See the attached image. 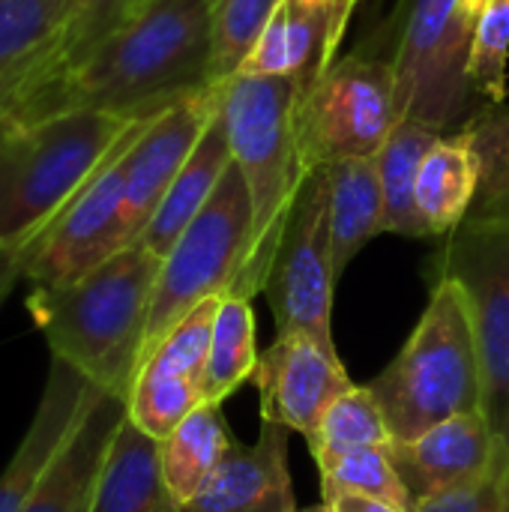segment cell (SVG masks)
I'll list each match as a JSON object with an SVG mask.
<instances>
[{
    "instance_id": "e0dca14e",
    "label": "cell",
    "mask_w": 509,
    "mask_h": 512,
    "mask_svg": "<svg viewBox=\"0 0 509 512\" xmlns=\"http://www.w3.org/2000/svg\"><path fill=\"white\" fill-rule=\"evenodd\" d=\"M507 444L498 441L486 411L462 414L432 426L411 441H390V459L411 495V507L483 474Z\"/></svg>"
},
{
    "instance_id": "2e32d148",
    "label": "cell",
    "mask_w": 509,
    "mask_h": 512,
    "mask_svg": "<svg viewBox=\"0 0 509 512\" xmlns=\"http://www.w3.org/2000/svg\"><path fill=\"white\" fill-rule=\"evenodd\" d=\"M96 390L99 387L87 381L75 366L60 357H51L36 414L0 474V512H24L39 483L51 471L54 459L72 438L75 426L81 423Z\"/></svg>"
},
{
    "instance_id": "d4e9b609",
    "label": "cell",
    "mask_w": 509,
    "mask_h": 512,
    "mask_svg": "<svg viewBox=\"0 0 509 512\" xmlns=\"http://www.w3.org/2000/svg\"><path fill=\"white\" fill-rule=\"evenodd\" d=\"M441 138V132L405 117L396 123L384 147L378 150V177L384 192V231L423 240L429 237V228L417 207V174L423 165V156L432 150V144Z\"/></svg>"
},
{
    "instance_id": "f35d334b",
    "label": "cell",
    "mask_w": 509,
    "mask_h": 512,
    "mask_svg": "<svg viewBox=\"0 0 509 512\" xmlns=\"http://www.w3.org/2000/svg\"><path fill=\"white\" fill-rule=\"evenodd\" d=\"M348 3H354V6H357V3H360V0H348Z\"/></svg>"
},
{
    "instance_id": "ac0fdd59",
    "label": "cell",
    "mask_w": 509,
    "mask_h": 512,
    "mask_svg": "<svg viewBox=\"0 0 509 512\" xmlns=\"http://www.w3.org/2000/svg\"><path fill=\"white\" fill-rule=\"evenodd\" d=\"M174 512H297L288 468V429L261 420L255 444H234L210 480Z\"/></svg>"
},
{
    "instance_id": "44dd1931",
    "label": "cell",
    "mask_w": 509,
    "mask_h": 512,
    "mask_svg": "<svg viewBox=\"0 0 509 512\" xmlns=\"http://www.w3.org/2000/svg\"><path fill=\"white\" fill-rule=\"evenodd\" d=\"M231 162L234 159H231L228 129H225V120H222V111H219L210 120L201 141L195 144V150L189 153L180 174L174 177L171 189L165 192L156 216L150 219V225H147V231L141 234L138 243H144L153 255L165 258L171 252V246L180 240V234L186 231V225L204 210V204L216 192V186L225 177Z\"/></svg>"
},
{
    "instance_id": "ffe728a7",
    "label": "cell",
    "mask_w": 509,
    "mask_h": 512,
    "mask_svg": "<svg viewBox=\"0 0 509 512\" xmlns=\"http://www.w3.org/2000/svg\"><path fill=\"white\" fill-rule=\"evenodd\" d=\"M174 507L162 477L159 441L126 414L105 453L90 512H174Z\"/></svg>"
},
{
    "instance_id": "83f0119b",
    "label": "cell",
    "mask_w": 509,
    "mask_h": 512,
    "mask_svg": "<svg viewBox=\"0 0 509 512\" xmlns=\"http://www.w3.org/2000/svg\"><path fill=\"white\" fill-rule=\"evenodd\" d=\"M75 0H0V72L57 48Z\"/></svg>"
},
{
    "instance_id": "e575fe53",
    "label": "cell",
    "mask_w": 509,
    "mask_h": 512,
    "mask_svg": "<svg viewBox=\"0 0 509 512\" xmlns=\"http://www.w3.org/2000/svg\"><path fill=\"white\" fill-rule=\"evenodd\" d=\"M51 54L36 57L33 63L15 66L9 72H0V120L15 117V114H33L36 99L60 81L51 69Z\"/></svg>"
},
{
    "instance_id": "52a82bcc",
    "label": "cell",
    "mask_w": 509,
    "mask_h": 512,
    "mask_svg": "<svg viewBox=\"0 0 509 512\" xmlns=\"http://www.w3.org/2000/svg\"><path fill=\"white\" fill-rule=\"evenodd\" d=\"M405 120L393 57L345 54L300 93L294 111L297 150L306 171L378 156Z\"/></svg>"
},
{
    "instance_id": "cb8c5ba5",
    "label": "cell",
    "mask_w": 509,
    "mask_h": 512,
    "mask_svg": "<svg viewBox=\"0 0 509 512\" xmlns=\"http://www.w3.org/2000/svg\"><path fill=\"white\" fill-rule=\"evenodd\" d=\"M237 441L222 417V405L201 402L165 441H159L162 477L171 501L186 504L219 468Z\"/></svg>"
},
{
    "instance_id": "5bb4252c",
    "label": "cell",
    "mask_w": 509,
    "mask_h": 512,
    "mask_svg": "<svg viewBox=\"0 0 509 512\" xmlns=\"http://www.w3.org/2000/svg\"><path fill=\"white\" fill-rule=\"evenodd\" d=\"M219 114V84L201 93L183 96L159 111L135 138L126 153V195H123V228L129 243H138L156 216L165 192L186 165L189 153Z\"/></svg>"
},
{
    "instance_id": "ba28073f",
    "label": "cell",
    "mask_w": 509,
    "mask_h": 512,
    "mask_svg": "<svg viewBox=\"0 0 509 512\" xmlns=\"http://www.w3.org/2000/svg\"><path fill=\"white\" fill-rule=\"evenodd\" d=\"M483 6L486 0H411L390 51L405 117L441 135L465 120L474 102L468 51Z\"/></svg>"
},
{
    "instance_id": "3957f363",
    "label": "cell",
    "mask_w": 509,
    "mask_h": 512,
    "mask_svg": "<svg viewBox=\"0 0 509 512\" xmlns=\"http://www.w3.org/2000/svg\"><path fill=\"white\" fill-rule=\"evenodd\" d=\"M138 120L93 108L0 120V246H30Z\"/></svg>"
},
{
    "instance_id": "836d02e7",
    "label": "cell",
    "mask_w": 509,
    "mask_h": 512,
    "mask_svg": "<svg viewBox=\"0 0 509 512\" xmlns=\"http://www.w3.org/2000/svg\"><path fill=\"white\" fill-rule=\"evenodd\" d=\"M411 512H509V447L474 480L417 501Z\"/></svg>"
},
{
    "instance_id": "7402d4cb",
    "label": "cell",
    "mask_w": 509,
    "mask_h": 512,
    "mask_svg": "<svg viewBox=\"0 0 509 512\" xmlns=\"http://www.w3.org/2000/svg\"><path fill=\"white\" fill-rule=\"evenodd\" d=\"M330 207V246L336 276L363 252L369 240L384 234V192L375 156L345 159L324 168Z\"/></svg>"
},
{
    "instance_id": "9c48e42d",
    "label": "cell",
    "mask_w": 509,
    "mask_h": 512,
    "mask_svg": "<svg viewBox=\"0 0 509 512\" xmlns=\"http://www.w3.org/2000/svg\"><path fill=\"white\" fill-rule=\"evenodd\" d=\"M432 279L462 288L486 384V417L509 447V219H465L432 258Z\"/></svg>"
},
{
    "instance_id": "d590c367",
    "label": "cell",
    "mask_w": 509,
    "mask_h": 512,
    "mask_svg": "<svg viewBox=\"0 0 509 512\" xmlns=\"http://www.w3.org/2000/svg\"><path fill=\"white\" fill-rule=\"evenodd\" d=\"M324 504L333 512H402L399 507L369 498V495H357V492H336L330 498H324Z\"/></svg>"
},
{
    "instance_id": "277c9868",
    "label": "cell",
    "mask_w": 509,
    "mask_h": 512,
    "mask_svg": "<svg viewBox=\"0 0 509 512\" xmlns=\"http://www.w3.org/2000/svg\"><path fill=\"white\" fill-rule=\"evenodd\" d=\"M369 390L393 441H411L444 420L486 411L474 324L456 282L432 279L426 312L393 363L369 381Z\"/></svg>"
},
{
    "instance_id": "8fae6325",
    "label": "cell",
    "mask_w": 509,
    "mask_h": 512,
    "mask_svg": "<svg viewBox=\"0 0 509 512\" xmlns=\"http://www.w3.org/2000/svg\"><path fill=\"white\" fill-rule=\"evenodd\" d=\"M156 117V114H153ZM138 120L84 183V189L60 210V216L33 240L24 279L30 285L57 288L81 279L120 249L132 246L123 228V195H126V153L153 120Z\"/></svg>"
},
{
    "instance_id": "8992f818",
    "label": "cell",
    "mask_w": 509,
    "mask_h": 512,
    "mask_svg": "<svg viewBox=\"0 0 509 512\" xmlns=\"http://www.w3.org/2000/svg\"><path fill=\"white\" fill-rule=\"evenodd\" d=\"M255 249V210L243 171L231 162L204 210L162 258L147 318L144 354L195 306L228 294ZM141 354V360H144Z\"/></svg>"
},
{
    "instance_id": "4316f807",
    "label": "cell",
    "mask_w": 509,
    "mask_h": 512,
    "mask_svg": "<svg viewBox=\"0 0 509 512\" xmlns=\"http://www.w3.org/2000/svg\"><path fill=\"white\" fill-rule=\"evenodd\" d=\"M390 441L393 438H390L384 411H381L378 399L372 396L369 384L366 387L354 384L321 417V426H318L315 438L309 441V453H312L315 465L321 468L339 456L369 450V447H387Z\"/></svg>"
},
{
    "instance_id": "5b68a950",
    "label": "cell",
    "mask_w": 509,
    "mask_h": 512,
    "mask_svg": "<svg viewBox=\"0 0 509 512\" xmlns=\"http://www.w3.org/2000/svg\"><path fill=\"white\" fill-rule=\"evenodd\" d=\"M303 87L291 78L231 75L219 84V111L228 129L231 159L243 171L255 210V249L228 294L264 291L285 213L309 174L300 162L294 111Z\"/></svg>"
},
{
    "instance_id": "484cf974",
    "label": "cell",
    "mask_w": 509,
    "mask_h": 512,
    "mask_svg": "<svg viewBox=\"0 0 509 512\" xmlns=\"http://www.w3.org/2000/svg\"><path fill=\"white\" fill-rule=\"evenodd\" d=\"M258 360L252 300L243 294H222L204 369V402L222 405L240 384L255 378Z\"/></svg>"
},
{
    "instance_id": "d6986e66",
    "label": "cell",
    "mask_w": 509,
    "mask_h": 512,
    "mask_svg": "<svg viewBox=\"0 0 509 512\" xmlns=\"http://www.w3.org/2000/svg\"><path fill=\"white\" fill-rule=\"evenodd\" d=\"M126 417V399L96 390L72 438L54 459L24 512H90L93 489L117 426Z\"/></svg>"
},
{
    "instance_id": "7c38bea8",
    "label": "cell",
    "mask_w": 509,
    "mask_h": 512,
    "mask_svg": "<svg viewBox=\"0 0 509 512\" xmlns=\"http://www.w3.org/2000/svg\"><path fill=\"white\" fill-rule=\"evenodd\" d=\"M219 297L195 306L141 360L132 381L126 414L150 438L165 441L201 402Z\"/></svg>"
},
{
    "instance_id": "4dcf8cb0",
    "label": "cell",
    "mask_w": 509,
    "mask_h": 512,
    "mask_svg": "<svg viewBox=\"0 0 509 512\" xmlns=\"http://www.w3.org/2000/svg\"><path fill=\"white\" fill-rule=\"evenodd\" d=\"M321 474V495L330 498L336 492H357L378 501H387L402 512H411V495L396 474L387 447H369L348 456H339L318 468Z\"/></svg>"
},
{
    "instance_id": "9a60e30c",
    "label": "cell",
    "mask_w": 509,
    "mask_h": 512,
    "mask_svg": "<svg viewBox=\"0 0 509 512\" xmlns=\"http://www.w3.org/2000/svg\"><path fill=\"white\" fill-rule=\"evenodd\" d=\"M351 12L354 3L348 0H279L237 72L291 78L303 90L312 87L336 63Z\"/></svg>"
},
{
    "instance_id": "603a6c76",
    "label": "cell",
    "mask_w": 509,
    "mask_h": 512,
    "mask_svg": "<svg viewBox=\"0 0 509 512\" xmlns=\"http://www.w3.org/2000/svg\"><path fill=\"white\" fill-rule=\"evenodd\" d=\"M480 189V159L465 129L441 135L423 156L417 174V207L429 237H447L459 228Z\"/></svg>"
},
{
    "instance_id": "f1b7e54d",
    "label": "cell",
    "mask_w": 509,
    "mask_h": 512,
    "mask_svg": "<svg viewBox=\"0 0 509 512\" xmlns=\"http://www.w3.org/2000/svg\"><path fill=\"white\" fill-rule=\"evenodd\" d=\"M480 159V189L471 219H509V108L486 105L462 126Z\"/></svg>"
},
{
    "instance_id": "74e56055",
    "label": "cell",
    "mask_w": 509,
    "mask_h": 512,
    "mask_svg": "<svg viewBox=\"0 0 509 512\" xmlns=\"http://www.w3.org/2000/svg\"><path fill=\"white\" fill-rule=\"evenodd\" d=\"M297 512H333L327 504H318V507H306V510H297Z\"/></svg>"
},
{
    "instance_id": "4fadbf2b",
    "label": "cell",
    "mask_w": 509,
    "mask_h": 512,
    "mask_svg": "<svg viewBox=\"0 0 509 512\" xmlns=\"http://www.w3.org/2000/svg\"><path fill=\"white\" fill-rule=\"evenodd\" d=\"M252 384L261 393V420H273L288 432L315 438L327 408L354 387L336 342L291 330L261 354Z\"/></svg>"
},
{
    "instance_id": "30bf717a",
    "label": "cell",
    "mask_w": 509,
    "mask_h": 512,
    "mask_svg": "<svg viewBox=\"0 0 509 512\" xmlns=\"http://www.w3.org/2000/svg\"><path fill=\"white\" fill-rule=\"evenodd\" d=\"M336 267L330 246L327 174L315 168L303 177L270 258L264 294L279 333H309L333 342V291Z\"/></svg>"
},
{
    "instance_id": "f546056e",
    "label": "cell",
    "mask_w": 509,
    "mask_h": 512,
    "mask_svg": "<svg viewBox=\"0 0 509 512\" xmlns=\"http://www.w3.org/2000/svg\"><path fill=\"white\" fill-rule=\"evenodd\" d=\"M509 0H486L468 51V84L474 99L507 105Z\"/></svg>"
},
{
    "instance_id": "1f68e13d",
    "label": "cell",
    "mask_w": 509,
    "mask_h": 512,
    "mask_svg": "<svg viewBox=\"0 0 509 512\" xmlns=\"http://www.w3.org/2000/svg\"><path fill=\"white\" fill-rule=\"evenodd\" d=\"M213 30V78L222 84L255 48L279 0H207Z\"/></svg>"
},
{
    "instance_id": "7a4b0ae2",
    "label": "cell",
    "mask_w": 509,
    "mask_h": 512,
    "mask_svg": "<svg viewBox=\"0 0 509 512\" xmlns=\"http://www.w3.org/2000/svg\"><path fill=\"white\" fill-rule=\"evenodd\" d=\"M159 270L162 258L132 243L69 285H33L27 312L51 357L75 366L99 390L129 399Z\"/></svg>"
},
{
    "instance_id": "d6a6232c",
    "label": "cell",
    "mask_w": 509,
    "mask_h": 512,
    "mask_svg": "<svg viewBox=\"0 0 509 512\" xmlns=\"http://www.w3.org/2000/svg\"><path fill=\"white\" fill-rule=\"evenodd\" d=\"M141 0H75L72 15L60 33L51 54V69L57 78L78 69L138 6Z\"/></svg>"
},
{
    "instance_id": "6da1fadb",
    "label": "cell",
    "mask_w": 509,
    "mask_h": 512,
    "mask_svg": "<svg viewBox=\"0 0 509 512\" xmlns=\"http://www.w3.org/2000/svg\"><path fill=\"white\" fill-rule=\"evenodd\" d=\"M207 87H216L207 0H141L78 69L36 99L33 114L93 108L147 117Z\"/></svg>"
},
{
    "instance_id": "8d00e7d4",
    "label": "cell",
    "mask_w": 509,
    "mask_h": 512,
    "mask_svg": "<svg viewBox=\"0 0 509 512\" xmlns=\"http://www.w3.org/2000/svg\"><path fill=\"white\" fill-rule=\"evenodd\" d=\"M30 246H33V243H30ZM30 246H24V249H3V246H0V303H3L6 294L12 291L15 279L24 276Z\"/></svg>"
}]
</instances>
